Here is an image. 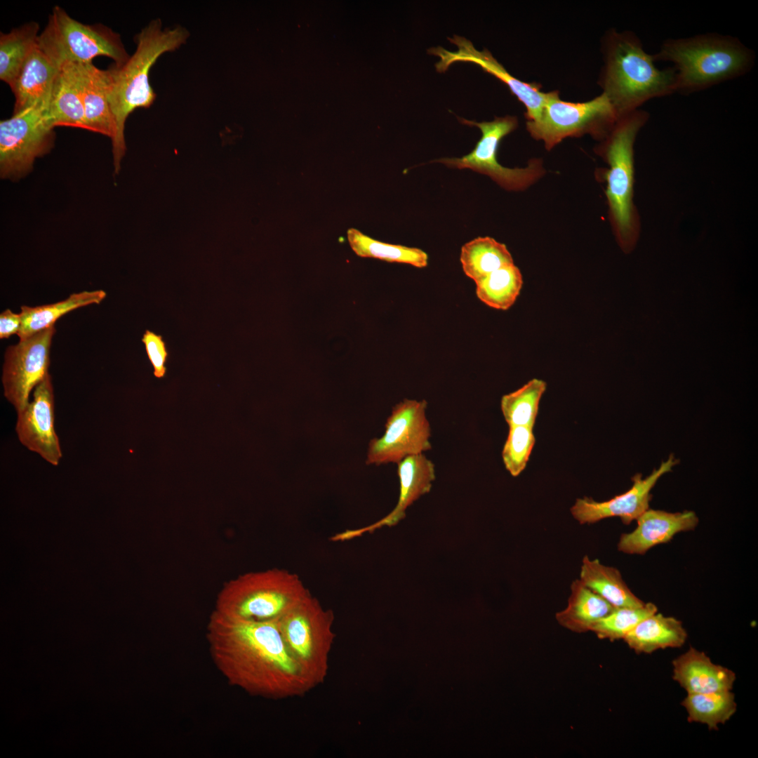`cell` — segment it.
I'll return each mask as SVG.
<instances>
[{
	"label": "cell",
	"mask_w": 758,
	"mask_h": 758,
	"mask_svg": "<svg viewBox=\"0 0 758 758\" xmlns=\"http://www.w3.org/2000/svg\"><path fill=\"white\" fill-rule=\"evenodd\" d=\"M206 639L218 670L230 684L251 695L283 699L313 689L289 653L277 621L237 620L214 610Z\"/></svg>",
	"instance_id": "obj_1"
},
{
	"label": "cell",
	"mask_w": 758,
	"mask_h": 758,
	"mask_svg": "<svg viewBox=\"0 0 758 758\" xmlns=\"http://www.w3.org/2000/svg\"><path fill=\"white\" fill-rule=\"evenodd\" d=\"M601 49L599 84L619 117L652 99L676 93L674 68L658 69L653 55L632 32L608 31Z\"/></svg>",
	"instance_id": "obj_2"
},
{
	"label": "cell",
	"mask_w": 758,
	"mask_h": 758,
	"mask_svg": "<svg viewBox=\"0 0 758 758\" xmlns=\"http://www.w3.org/2000/svg\"><path fill=\"white\" fill-rule=\"evenodd\" d=\"M188 37L189 32L182 27L163 28L161 20H152L135 36L134 53L123 65H113L108 69L109 104L116 126L112 140L116 173L126 149L124 127L127 118L138 108L149 107L156 99L149 83L152 67L161 55L176 50Z\"/></svg>",
	"instance_id": "obj_3"
},
{
	"label": "cell",
	"mask_w": 758,
	"mask_h": 758,
	"mask_svg": "<svg viewBox=\"0 0 758 758\" xmlns=\"http://www.w3.org/2000/svg\"><path fill=\"white\" fill-rule=\"evenodd\" d=\"M656 62L672 63L676 72V93L689 95L747 74L755 54L737 37L718 33L666 39Z\"/></svg>",
	"instance_id": "obj_4"
},
{
	"label": "cell",
	"mask_w": 758,
	"mask_h": 758,
	"mask_svg": "<svg viewBox=\"0 0 758 758\" xmlns=\"http://www.w3.org/2000/svg\"><path fill=\"white\" fill-rule=\"evenodd\" d=\"M649 117V112L641 109L620 116L597 147V154L609 166L604 179L609 220L625 253L634 248L640 234V220L633 199L634 145Z\"/></svg>",
	"instance_id": "obj_5"
},
{
	"label": "cell",
	"mask_w": 758,
	"mask_h": 758,
	"mask_svg": "<svg viewBox=\"0 0 758 758\" xmlns=\"http://www.w3.org/2000/svg\"><path fill=\"white\" fill-rule=\"evenodd\" d=\"M309 593L298 576L286 570L250 572L223 586L215 610L234 619L274 622Z\"/></svg>",
	"instance_id": "obj_6"
},
{
	"label": "cell",
	"mask_w": 758,
	"mask_h": 758,
	"mask_svg": "<svg viewBox=\"0 0 758 758\" xmlns=\"http://www.w3.org/2000/svg\"><path fill=\"white\" fill-rule=\"evenodd\" d=\"M37 44L58 69L65 63L92 62L97 56L120 66L130 57L118 33L102 24L80 22L59 6L52 8Z\"/></svg>",
	"instance_id": "obj_7"
},
{
	"label": "cell",
	"mask_w": 758,
	"mask_h": 758,
	"mask_svg": "<svg viewBox=\"0 0 758 758\" xmlns=\"http://www.w3.org/2000/svg\"><path fill=\"white\" fill-rule=\"evenodd\" d=\"M333 620V611L309 593L277 621L289 653L313 688L327 675Z\"/></svg>",
	"instance_id": "obj_8"
},
{
	"label": "cell",
	"mask_w": 758,
	"mask_h": 758,
	"mask_svg": "<svg viewBox=\"0 0 758 758\" xmlns=\"http://www.w3.org/2000/svg\"><path fill=\"white\" fill-rule=\"evenodd\" d=\"M618 118L603 93L589 101L573 102L561 100L559 92L554 91L547 92L540 116L526 121V128L550 150L569 137L590 134L601 140Z\"/></svg>",
	"instance_id": "obj_9"
},
{
	"label": "cell",
	"mask_w": 758,
	"mask_h": 758,
	"mask_svg": "<svg viewBox=\"0 0 758 758\" xmlns=\"http://www.w3.org/2000/svg\"><path fill=\"white\" fill-rule=\"evenodd\" d=\"M458 119L463 124L479 128L481 132V138L470 153L460 158H442L434 161L450 168H469L486 175L507 190H524L543 174L539 159L531 160L524 168H507L498 162L497 151L501 140L517 127L518 121L515 116L506 115L483 122L459 117Z\"/></svg>",
	"instance_id": "obj_10"
},
{
	"label": "cell",
	"mask_w": 758,
	"mask_h": 758,
	"mask_svg": "<svg viewBox=\"0 0 758 758\" xmlns=\"http://www.w3.org/2000/svg\"><path fill=\"white\" fill-rule=\"evenodd\" d=\"M48 102L36 104L0 121L1 178L20 179L32 168L38 157L54 145V128L46 117Z\"/></svg>",
	"instance_id": "obj_11"
},
{
	"label": "cell",
	"mask_w": 758,
	"mask_h": 758,
	"mask_svg": "<svg viewBox=\"0 0 758 758\" xmlns=\"http://www.w3.org/2000/svg\"><path fill=\"white\" fill-rule=\"evenodd\" d=\"M427 402L404 399L396 404L387 419L384 434L371 440L367 465L398 463L409 456L432 448L430 425L426 417Z\"/></svg>",
	"instance_id": "obj_12"
},
{
	"label": "cell",
	"mask_w": 758,
	"mask_h": 758,
	"mask_svg": "<svg viewBox=\"0 0 758 758\" xmlns=\"http://www.w3.org/2000/svg\"><path fill=\"white\" fill-rule=\"evenodd\" d=\"M55 326L19 339L4 354L2 385L6 399L16 412L29 401L34 387L49 373L50 351Z\"/></svg>",
	"instance_id": "obj_13"
},
{
	"label": "cell",
	"mask_w": 758,
	"mask_h": 758,
	"mask_svg": "<svg viewBox=\"0 0 758 758\" xmlns=\"http://www.w3.org/2000/svg\"><path fill=\"white\" fill-rule=\"evenodd\" d=\"M458 50L449 51L441 46L430 48L429 54L436 55L440 60L435 64L438 72H444L456 62H471L484 72L494 76L510 89V92L525 106L527 121H534L540 116L547 97V93L540 91L536 83L522 81L510 74L486 48L478 51L466 38L454 35L448 38Z\"/></svg>",
	"instance_id": "obj_14"
},
{
	"label": "cell",
	"mask_w": 758,
	"mask_h": 758,
	"mask_svg": "<svg viewBox=\"0 0 758 758\" xmlns=\"http://www.w3.org/2000/svg\"><path fill=\"white\" fill-rule=\"evenodd\" d=\"M17 415L15 432L21 444L58 465L62 455L55 430V399L49 373L34 387L32 401Z\"/></svg>",
	"instance_id": "obj_15"
},
{
	"label": "cell",
	"mask_w": 758,
	"mask_h": 758,
	"mask_svg": "<svg viewBox=\"0 0 758 758\" xmlns=\"http://www.w3.org/2000/svg\"><path fill=\"white\" fill-rule=\"evenodd\" d=\"M677 463L674 456L670 455L666 461L645 478L641 474H636L632 479V486L626 492L603 502L587 497L577 499L571 508V512L581 524H594L613 517H618L624 524H629L649 508L652 488L658 480L672 471Z\"/></svg>",
	"instance_id": "obj_16"
},
{
	"label": "cell",
	"mask_w": 758,
	"mask_h": 758,
	"mask_svg": "<svg viewBox=\"0 0 758 758\" xmlns=\"http://www.w3.org/2000/svg\"><path fill=\"white\" fill-rule=\"evenodd\" d=\"M636 521L634 531L620 536L619 551L644 554L653 547L669 542L678 533L693 530L699 519L693 511L669 512L649 508Z\"/></svg>",
	"instance_id": "obj_17"
},
{
	"label": "cell",
	"mask_w": 758,
	"mask_h": 758,
	"mask_svg": "<svg viewBox=\"0 0 758 758\" xmlns=\"http://www.w3.org/2000/svg\"><path fill=\"white\" fill-rule=\"evenodd\" d=\"M64 65L70 69L79 90L84 108L86 129L113 140L116 126L109 104V70L99 69L93 62Z\"/></svg>",
	"instance_id": "obj_18"
},
{
	"label": "cell",
	"mask_w": 758,
	"mask_h": 758,
	"mask_svg": "<svg viewBox=\"0 0 758 758\" xmlns=\"http://www.w3.org/2000/svg\"><path fill=\"white\" fill-rule=\"evenodd\" d=\"M397 465L400 491L397 505L390 514L377 522L357 529L359 536L385 526L397 524L405 517V512L408 506L430 492L435 479L434 465L423 453L407 456Z\"/></svg>",
	"instance_id": "obj_19"
},
{
	"label": "cell",
	"mask_w": 758,
	"mask_h": 758,
	"mask_svg": "<svg viewBox=\"0 0 758 758\" xmlns=\"http://www.w3.org/2000/svg\"><path fill=\"white\" fill-rule=\"evenodd\" d=\"M673 667V679L688 693L730 691L736 680L733 671L713 663L705 653L694 648L676 658Z\"/></svg>",
	"instance_id": "obj_20"
},
{
	"label": "cell",
	"mask_w": 758,
	"mask_h": 758,
	"mask_svg": "<svg viewBox=\"0 0 758 758\" xmlns=\"http://www.w3.org/2000/svg\"><path fill=\"white\" fill-rule=\"evenodd\" d=\"M58 72L37 44L10 86L15 96L13 114L49 102Z\"/></svg>",
	"instance_id": "obj_21"
},
{
	"label": "cell",
	"mask_w": 758,
	"mask_h": 758,
	"mask_svg": "<svg viewBox=\"0 0 758 758\" xmlns=\"http://www.w3.org/2000/svg\"><path fill=\"white\" fill-rule=\"evenodd\" d=\"M686 637L679 620L656 612L640 621L623 639L637 653H650L659 649L680 647Z\"/></svg>",
	"instance_id": "obj_22"
},
{
	"label": "cell",
	"mask_w": 758,
	"mask_h": 758,
	"mask_svg": "<svg viewBox=\"0 0 758 758\" xmlns=\"http://www.w3.org/2000/svg\"><path fill=\"white\" fill-rule=\"evenodd\" d=\"M46 117L53 128L69 126L86 129L81 96L67 65L60 67L56 76L46 110Z\"/></svg>",
	"instance_id": "obj_23"
},
{
	"label": "cell",
	"mask_w": 758,
	"mask_h": 758,
	"mask_svg": "<svg viewBox=\"0 0 758 758\" xmlns=\"http://www.w3.org/2000/svg\"><path fill=\"white\" fill-rule=\"evenodd\" d=\"M580 580L615 608L640 607L645 604L630 590L617 568L604 565L598 559L584 557Z\"/></svg>",
	"instance_id": "obj_24"
},
{
	"label": "cell",
	"mask_w": 758,
	"mask_h": 758,
	"mask_svg": "<svg viewBox=\"0 0 758 758\" xmlns=\"http://www.w3.org/2000/svg\"><path fill=\"white\" fill-rule=\"evenodd\" d=\"M615 607L586 587L580 579L573 581L567 606L556 614L557 622L575 632L590 631L592 625Z\"/></svg>",
	"instance_id": "obj_25"
},
{
	"label": "cell",
	"mask_w": 758,
	"mask_h": 758,
	"mask_svg": "<svg viewBox=\"0 0 758 758\" xmlns=\"http://www.w3.org/2000/svg\"><path fill=\"white\" fill-rule=\"evenodd\" d=\"M106 297L103 290L81 291L71 294L67 298L36 307L22 306L21 327L18 333L19 339L54 326L62 315L75 309L91 304H99Z\"/></svg>",
	"instance_id": "obj_26"
},
{
	"label": "cell",
	"mask_w": 758,
	"mask_h": 758,
	"mask_svg": "<svg viewBox=\"0 0 758 758\" xmlns=\"http://www.w3.org/2000/svg\"><path fill=\"white\" fill-rule=\"evenodd\" d=\"M460 260L465 274L474 282L500 267L514 264L507 246L489 237H477L465 244Z\"/></svg>",
	"instance_id": "obj_27"
},
{
	"label": "cell",
	"mask_w": 758,
	"mask_h": 758,
	"mask_svg": "<svg viewBox=\"0 0 758 758\" xmlns=\"http://www.w3.org/2000/svg\"><path fill=\"white\" fill-rule=\"evenodd\" d=\"M39 25L32 21L0 34V79L13 84L29 55L37 46Z\"/></svg>",
	"instance_id": "obj_28"
},
{
	"label": "cell",
	"mask_w": 758,
	"mask_h": 758,
	"mask_svg": "<svg viewBox=\"0 0 758 758\" xmlns=\"http://www.w3.org/2000/svg\"><path fill=\"white\" fill-rule=\"evenodd\" d=\"M476 295L485 305L493 309L507 310L519 295L523 278L514 264L500 267L475 281Z\"/></svg>",
	"instance_id": "obj_29"
},
{
	"label": "cell",
	"mask_w": 758,
	"mask_h": 758,
	"mask_svg": "<svg viewBox=\"0 0 758 758\" xmlns=\"http://www.w3.org/2000/svg\"><path fill=\"white\" fill-rule=\"evenodd\" d=\"M347 237L352 250L359 257L408 264L418 268L427 265L428 255L420 248L384 243L355 228L349 229Z\"/></svg>",
	"instance_id": "obj_30"
},
{
	"label": "cell",
	"mask_w": 758,
	"mask_h": 758,
	"mask_svg": "<svg viewBox=\"0 0 758 758\" xmlns=\"http://www.w3.org/2000/svg\"><path fill=\"white\" fill-rule=\"evenodd\" d=\"M690 722L705 724L717 729L728 721L736 710L734 695L730 691L688 693L682 702Z\"/></svg>",
	"instance_id": "obj_31"
},
{
	"label": "cell",
	"mask_w": 758,
	"mask_h": 758,
	"mask_svg": "<svg viewBox=\"0 0 758 758\" xmlns=\"http://www.w3.org/2000/svg\"><path fill=\"white\" fill-rule=\"evenodd\" d=\"M546 387L545 381L533 378L517 390L502 397L500 408L509 427L522 425L533 428L539 403Z\"/></svg>",
	"instance_id": "obj_32"
},
{
	"label": "cell",
	"mask_w": 758,
	"mask_h": 758,
	"mask_svg": "<svg viewBox=\"0 0 758 758\" xmlns=\"http://www.w3.org/2000/svg\"><path fill=\"white\" fill-rule=\"evenodd\" d=\"M657 612L653 603H645L640 607H620L594 623L590 631L600 639L611 641L623 639L640 621Z\"/></svg>",
	"instance_id": "obj_33"
},
{
	"label": "cell",
	"mask_w": 758,
	"mask_h": 758,
	"mask_svg": "<svg viewBox=\"0 0 758 758\" xmlns=\"http://www.w3.org/2000/svg\"><path fill=\"white\" fill-rule=\"evenodd\" d=\"M535 442L532 427L510 426L502 458L506 470L512 477L519 476L525 469Z\"/></svg>",
	"instance_id": "obj_34"
},
{
	"label": "cell",
	"mask_w": 758,
	"mask_h": 758,
	"mask_svg": "<svg viewBox=\"0 0 758 758\" xmlns=\"http://www.w3.org/2000/svg\"><path fill=\"white\" fill-rule=\"evenodd\" d=\"M142 342L153 366L154 376L158 378H163L166 372L165 364L168 354L161 335L147 330L143 334Z\"/></svg>",
	"instance_id": "obj_35"
},
{
	"label": "cell",
	"mask_w": 758,
	"mask_h": 758,
	"mask_svg": "<svg viewBox=\"0 0 758 758\" xmlns=\"http://www.w3.org/2000/svg\"><path fill=\"white\" fill-rule=\"evenodd\" d=\"M21 327V317L11 310L6 309L0 314V338H8L13 334L18 333Z\"/></svg>",
	"instance_id": "obj_36"
}]
</instances>
